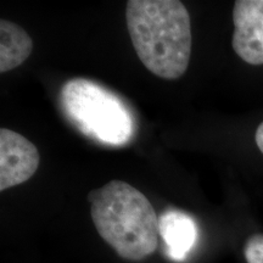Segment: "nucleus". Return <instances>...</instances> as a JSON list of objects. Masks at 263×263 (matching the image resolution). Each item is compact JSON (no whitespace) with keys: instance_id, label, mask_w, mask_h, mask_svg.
<instances>
[{"instance_id":"39448f33","label":"nucleus","mask_w":263,"mask_h":263,"mask_svg":"<svg viewBox=\"0 0 263 263\" xmlns=\"http://www.w3.org/2000/svg\"><path fill=\"white\" fill-rule=\"evenodd\" d=\"M233 22L236 55L250 65H263V0H236Z\"/></svg>"},{"instance_id":"f03ea898","label":"nucleus","mask_w":263,"mask_h":263,"mask_svg":"<svg viewBox=\"0 0 263 263\" xmlns=\"http://www.w3.org/2000/svg\"><path fill=\"white\" fill-rule=\"evenodd\" d=\"M99 235L121 258L138 262L159 248L160 218L149 199L123 180H111L88 195Z\"/></svg>"},{"instance_id":"1a4fd4ad","label":"nucleus","mask_w":263,"mask_h":263,"mask_svg":"<svg viewBox=\"0 0 263 263\" xmlns=\"http://www.w3.org/2000/svg\"><path fill=\"white\" fill-rule=\"evenodd\" d=\"M255 140H256V144H257L259 151L263 154V122L259 124L257 130H256Z\"/></svg>"},{"instance_id":"f257e3e1","label":"nucleus","mask_w":263,"mask_h":263,"mask_svg":"<svg viewBox=\"0 0 263 263\" xmlns=\"http://www.w3.org/2000/svg\"><path fill=\"white\" fill-rule=\"evenodd\" d=\"M127 27L138 58L151 73L177 80L192 54L190 15L178 0H129Z\"/></svg>"},{"instance_id":"7ed1b4c3","label":"nucleus","mask_w":263,"mask_h":263,"mask_svg":"<svg viewBox=\"0 0 263 263\" xmlns=\"http://www.w3.org/2000/svg\"><path fill=\"white\" fill-rule=\"evenodd\" d=\"M65 116L81 133L97 143L122 146L136 132V121L127 104L98 82L72 78L60 90Z\"/></svg>"},{"instance_id":"423d86ee","label":"nucleus","mask_w":263,"mask_h":263,"mask_svg":"<svg viewBox=\"0 0 263 263\" xmlns=\"http://www.w3.org/2000/svg\"><path fill=\"white\" fill-rule=\"evenodd\" d=\"M160 236L166 252L174 261H184L197 239L194 219L178 210H167L160 217Z\"/></svg>"},{"instance_id":"20e7f679","label":"nucleus","mask_w":263,"mask_h":263,"mask_svg":"<svg viewBox=\"0 0 263 263\" xmlns=\"http://www.w3.org/2000/svg\"><path fill=\"white\" fill-rule=\"evenodd\" d=\"M39 162L41 156L32 141L17 132L0 129V192L27 182Z\"/></svg>"},{"instance_id":"0eeeda50","label":"nucleus","mask_w":263,"mask_h":263,"mask_svg":"<svg viewBox=\"0 0 263 263\" xmlns=\"http://www.w3.org/2000/svg\"><path fill=\"white\" fill-rule=\"evenodd\" d=\"M33 41L24 28L3 18L0 21V73L18 67L29 58Z\"/></svg>"},{"instance_id":"6e6552de","label":"nucleus","mask_w":263,"mask_h":263,"mask_svg":"<svg viewBox=\"0 0 263 263\" xmlns=\"http://www.w3.org/2000/svg\"><path fill=\"white\" fill-rule=\"evenodd\" d=\"M244 256L248 263H263V234L256 233L246 240Z\"/></svg>"}]
</instances>
